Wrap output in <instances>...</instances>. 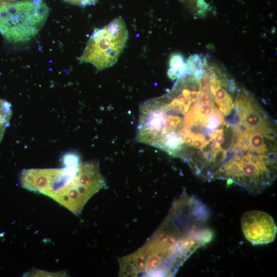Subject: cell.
Masks as SVG:
<instances>
[{
	"instance_id": "1",
	"label": "cell",
	"mask_w": 277,
	"mask_h": 277,
	"mask_svg": "<svg viewBox=\"0 0 277 277\" xmlns=\"http://www.w3.org/2000/svg\"><path fill=\"white\" fill-rule=\"evenodd\" d=\"M208 208L193 196L177 199L163 222L145 245L125 258L133 276H172L199 248L210 242Z\"/></svg>"
},
{
	"instance_id": "2",
	"label": "cell",
	"mask_w": 277,
	"mask_h": 277,
	"mask_svg": "<svg viewBox=\"0 0 277 277\" xmlns=\"http://www.w3.org/2000/svg\"><path fill=\"white\" fill-rule=\"evenodd\" d=\"M61 168L29 169L20 176L22 187L42 193L79 214L87 201L106 185L99 164L76 160Z\"/></svg>"
},
{
	"instance_id": "3",
	"label": "cell",
	"mask_w": 277,
	"mask_h": 277,
	"mask_svg": "<svg viewBox=\"0 0 277 277\" xmlns=\"http://www.w3.org/2000/svg\"><path fill=\"white\" fill-rule=\"evenodd\" d=\"M49 14L44 0H22L0 5V34L11 43L28 42L38 34Z\"/></svg>"
},
{
	"instance_id": "4",
	"label": "cell",
	"mask_w": 277,
	"mask_h": 277,
	"mask_svg": "<svg viewBox=\"0 0 277 277\" xmlns=\"http://www.w3.org/2000/svg\"><path fill=\"white\" fill-rule=\"evenodd\" d=\"M128 31L123 18L119 16L101 28H95L79 58L82 63L102 70L114 65L123 51Z\"/></svg>"
},
{
	"instance_id": "5",
	"label": "cell",
	"mask_w": 277,
	"mask_h": 277,
	"mask_svg": "<svg viewBox=\"0 0 277 277\" xmlns=\"http://www.w3.org/2000/svg\"><path fill=\"white\" fill-rule=\"evenodd\" d=\"M241 226L246 239L253 245L266 244L273 242L276 233V226L267 213L250 210L241 217Z\"/></svg>"
},
{
	"instance_id": "6",
	"label": "cell",
	"mask_w": 277,
	"mask_h": 277,
	"mask_svg": "<svg viewBox=\"0 0 277 277\" xmlns=\"http://www.w3.org/2000/svg\"><path fill=\"white\" fill-rule=\"evenodd\" d=\"M228 82L223 83L214 90H210L213 101L217 104L220 110L224 115H228L234 106L230 94L225 89L227 88Z\"/></svg>"
},
{
	"instance_id": "7",
	"label": "cell",
	"mask_w": 277,
	"mask_h": 277,
	"mask_svg": "<svg viewBox=\"0 0 277 277\" xmlns=\"http://www.w3.org/2000/svg\"><path fill=\"white\" fill-rule=\"evenodd\" d=\"M244 121L249 127L254 128L261 133L268 126L265 118L261 113V110L255 103L246 109Z\"/></svg>"
},
{
	"instance_id": "8",
	"label": "cell",
	"mask_w": 277,
	"mask_h": 277,
	"mask_svg": "<svg viewBox=\"0 0 277 277\" xmlns=\"http://www.w3.org/2000/svg\"><path fill=\"white\" fill-rule=\"evenodd\" d=\"M167 74L169 78L173 80L183 78L191 74V72L187 68L186 63L182 55L175 54L171 56Z\"/></svg>"
},
{
	"instance_id": "9",
	"label": "cell",
	"mask_w": 277,
	"mask_h": 277,
	"mask_svg": "<svg viewBox=\"0 0 277 277\" xmlns=\"http://www.w3.org/2000/svg\"><path fill=\"white\" fill-rule=\"evenodd\" d=\"M12 111L11 103L0 98V142L3 138L7 127L10 124Z\"/></svg>"
},
{
	"instance_id": "10",
	"label": "cell",
	"mask_w": 277,
	"mask_h": 277,
	"mask_svg": "<svg viewBox=\"0 0 277 277\" xmlns=\"http://www.w3.org/2000/svg\"><path fill=\"white\" fill-rule=\"evenodd\" d=\"M249 150H255L260 154H265L268 149L264 142L263 135L257 130L252 132L249 136Z\"/></svg>"
},
{
	"instance_id": "11",
	"label": "cell",
	"mask_w": 277,
	"mask_h": 277,
	"mask_svg": "<svg viewBox=\"0 0 277 277\" xmlns=\"http://www.w3.org/2000/svg\"><path fill=\"white\" fill-rule=\"evenodd\" d=\"M194 105L195 113L198 124L202 127L206 126L208 118L215 107L213 103L207 105L198 106L195 102Z\"/></svg>"
},
{
	"instance_id": "12",
	"label": "cell",
	"mask_w": 277,
	"mask_h": 277,
	"mask_svg": "<svg viewBox=\"0 0 277 277\" xmlns=\"http://www.w3.org/2000/svg\"><path fill=\"white\" fill-rule=\"evenodd\" d=\"M224 122V117L220 111L214 107L209 115L206 125L205 132L209 134Z\"/></svg>"
},
{
	"instance_id": "13",
	"label": "cell",
	"mask_w": 277,
	"mask_h": 277,
	"mask_svg": "<svg viewBox=\"0 0 277 277\" xmlns=\"http://www.w3.org/2000/svg\"><path fill=\"white\" fill-rule=\"evenodd\" d=\"M209 135L210 137L209 141H213L220 145L223 144L225 141V136L223 128L214 130Z\"/></svg>"
},
{
	"instance_id": "14",
	"label": "cell",
	"mask_w": 277,
	"mask_h": 277,
	"mask_svg": "<svg viewBox=\"0 0 277 277\" xmlns=\"http://www.w3.org/2000/svg\"><path fill=\"white\" fill-rule=\"evenodd\" d=\"M209 141L206 140L205 136L201 133L194 134V138L191 146L197 149H202L207 146Z\"/></svg>"
},
{
	"instance_id": "15",
	"label": "cell",
	"mask_w": 277,
	"mask_h": 277,
	"mask_svg": "<svg viewBox=\"0 0 277 277\" xmlns=\"http://www.w3.org/2000/svg\"><path fill=\"white\" fill-rule=\"evenodd\" d=\"M71 4L79 6H87L94 5L97 0H63Z\"/></svg>"
},
{
	"instance_id": "16",
	"label": "cell",
	"mask_w": 277,
	"mask_h": 277,
	"mask_svg": "<svg viewBox=\"0 0 277 277\" xmlns=\"http://www.w3.org/2000/svg\"><path fill=\"white\" fill-rule=\"evenodd\" d=\"M266 155L271 163L276 165V155L274 152H268Z\"/></svg>"
}]
</instances>
